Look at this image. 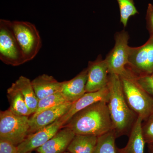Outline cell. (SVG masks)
Returning <instances> with one entry per match:
<instances>
[{
  "label": "cell",
  "mask_w": 153,
  "mask_h": 153,
  "mask_svg": "<svg viewBox=\"0 0 153 153\" xmlns=\"http://www.w3.org/2000/svg\"><path fill=\"white\" fill-rule=\"evenodd\" d=\"M63 127L69 128L76 134L97 137L113 131L107 102H98L78 111Z\"/></svg>",
  "instance_id": "1"
},
{
  "label": "cell",
  "mask_w": 153,
  "mask_h": 153,
  "mask_svg": "<svg viewBox=\"0 0 153 153\" xmlns=\"http://www.w3.org/2000/svg\"><path fill=\"white\" fill-rule=\"evenodd\" d=\"M107 86L109 98L108 106L116 137L129 135L138 116L128 104L123 89L120 76L109 74Z\"/></svg>",
  "instance_id": "2"
},
{
  "label": "cell",
  "mask_w": 153,
  "mask_h": 153,
  "mask_svg": "<svg viewBox=\"0 0 153 153\" xmlns=\"http://www.w3.org/2000/svg\"><path fill=\"white\" fill-rule=\"evenodd\" d=\"M127 68L126 73L120 76L124 94L130 108L144 121L153 114V97L139 85L136 75Z\"/></svg>",
  "instance_id": "3"
},
{
  "label": "cell",
  "mask_w": 153,
  "mask_h": 153,
  "mask_svg": "<svg viewBox=\"0 0 153 153\" xmlns=\"http://www.w3.org/2000/svg\"><path fill=\"white\" fill-rule=\"evenodd\" d=\"M10 24L25 62L33 60L42 46L41 36L36 25L30 22L22 21H11Z\"/></svg>",
  "instance_id": "4"
},
{
  "label": "cell",
  "mask_w": 153,
  "mask_h": 153,
  "mask_svg": "<svg viewBox=\"0 0 153 153\" xmlns=\"http://www.w3.org/2000/svg\"><path fill=\"white\" fill-rule=\"evenodd\" d=\"M29 129V117L18 115L9 109L1 111L0 139L18 146L28 136Z\"/></svg>",
  "instance_id": "5"
},
{
  "label": "cell",
  "mask_w": 153,
  "mask_h": 153,
  "mask_svg": "<svg viewBox=\"0 0 153 153\" xmlns=\"http://www.w3.org/2000/svg\"><path fill=\"white\" fill-rule=\"evenodd\" d=\"M10 22L5 19L0 20V60L6 65L19 66L26 62Z\"/></svg>",
  "instance_id": "6"
},
{
  "label": "cell",
  "mask_w": 153,
  "mask_h": 153,
  "mask_svg": "<svg viewBox=\"0 0 153 153\" xmlns=\"http://www.w3.org/2000/svg\"><path fill=\"white\" fill-rule=\"evenodd\" d=\"M128 32L125 30L115 34L114 47L107 55L105 60L108 66L109 74L121 76L126 73L128 64Z\"/></svg>",
  "instance_id": "7"
},
{
  "label": "cell",
  "mask_w": 153,
  "mask_h": 153,
  "mask_svg": "<svg viewBox=\"0 0 153 153\" xmlns=\"http://www.w3.org/2000/svg\"><path fill=\"white\" fill-rule=\"evenodd\" d=\"M126 68L137 76L152 74L153 71V37L140 47H129Z\"/></svg>",
  "instance_id": "8"
},
{
  "label": "cell",
  "mask_w": 153,
  "mask_h": 153,
  "mask_svg": "<svg viewBox=\"0 0 153 153\" xmlns=\"http://www.w3.org/2000/svg\"><path fill=\"white\" fill-rule=\"evenodd\" d=\"M87 68L86 93L98 91L107 86L109 75L108 66L101 55H99L94 61H89Z\"/></svg>",
  "instance_id": "9"
},
{
  "label": "cell",
  "mask_w": 153,
  "mask_h": 153,
  "mask_svg": "<svg viewBox=\"0 0 153 153\" xmlns=\"http://www.w3.org/2000/svg\"><path fill=\"white\" fill-rule=\"evenodd\" d=\"M63 127V124L59 118L51 124L30 134L18 145L19 153L29 152L37 149L46 143Z\"/></svg>",
  "instance_id": "10"
},
{
  "label": "cell",
  "mask_w": 153,
  "mask_h": 153,
  "mask_svg": "<svg viewBox=\"0 0 153 153\" xmlns=\"http://www.w3.org/2000/svg\"><path fill=\"white\" fill-rule=\"evenodd\" d=\"M72 103L66 102L58 106L45 110L38 114L32 115L29 117V135L51 124L62 117L68 111Z\"/></svg>",
  "instance_id": "11"
},
{
  "label": "cell",
  "mask_w": 153,
  "mask_h": 153,
  "mask_svg": "<svg viewBox=\"0 0 153 153\" xmlns=\"http://www.w3.org/2000/svg\"><path fill=\"white\" fill-rule=\"evenodd\" d=\"M109 98V89L107 86L98 91L86 92L78 100L73 102L68 111L60 118L63 126L78 111L98 102L105 101L108 103Z\"/></svg>",
  "instance_id": "12"
},
{
  "label": "cell",
  "mask_w": 153,
  "mask_h": 153,
  "mask_svg": "<svg viewBox=\"0 0 153 153\" xmlns=\"http://www.w3.org/2000/svg\"><path fill=\"white\" fill-rule=\"evenodd\" d=\"M87 76L86 68L72 79L62 82L60 92L66 101L73 103L86 93Z\"/></svg>",
  "instance_id": "13"
},
{
  "label": "cell",
  "mask_w": 153,
  "mask_h": 153,
  "mask_svg": "<svg viewBox=\"0 0 153 153\" xmlns=\"http://www.w3.org/2000/svg\"><path fill=\"white\" fill-rule=\"evenodd\" d=\"M75 135L71 129L63 127L46 143L37 149L36 152L40 153H63L67 149Z\"/></svg>",
  "instance_id": "14"
},
{
  "label": "cell",
  "mask_w": 153,
  "mask_h": 153,
  "mask_svg": "<svg viewBox=\"0 0 153 153\" xmlns=\"http://www.w3.org/2000/svg\"><path fill=\"white\" fill-rule=\"evenodd\" d=\"M142 118L138 117L130 133L127 144L124 148L118 149L121 153H144L145 145L146 143L143 134Z\"/></svg>",
  "instance_id": "15"
},
{
  "label": "cell",
  "mask_w": 153,
  "mask_h": 153,
  "mask_svg": "<svg viewBox=\"0 0 153 153\" xmlns=\"http://www.w3.org/2000/svg\"><path fill=\"white\" fill-rule=\"evenodd\" d=\"M32 83L39 100L60 91L62 82H59L51 75L43 74L33 79Z\"/></svg>",
  "instance_id": "16"
},
{
  "label": "cell",
  "mask_w": 153,
  "mask_h": 153,
  "mask_svg": "<svg viewBox=\"0 0 153 153\" xmlns=\"http://www.w3.org/2000/svg\"><path fill=\"white\" fill-rule=\"evenodd\" d=\"M7 97L10 105L8 109L11 112L23 116L29 117L33 114L15 82L7 90Z\"/></svg>",
  "instance_id": "17"
},
{
  "label": "cell",
  "mask_w": 153,
  "mask_h": 153,
  "mask_svg": "<svg viewBox=\"0 0 153 153\" xmlns=\"http://www.w3.org/2000/svg\"><path fill=\"white\" fill-rule=\"evenodd\" d=\"M98 137L91 135L76 134L67 148L71 153H93Z\"/></svg>",
  "instance_id": "18"
},
{
  "label": "cell",
  "mask_w": 153,
  "mask_h": 153,
  "mask_svg": "<svg viewBox=\"0 0 153 153\" xmlns=\"http://www.w3.org/2000/svg\"><path fill=\"white\" fill-rule=\"evenodd\" d=\"M15 82L24 97L28 107L33 114L37 109L39 99L35 93L32 81L26 76H21Z\"/></svg>",
  "instance_id": "19"
},
{
  "label": "cell",
  "mask_w": 153,
  "mask_h": 153,
  "mask_svg": "<svg viewBox=\"0 0 153 153\" xmlns=\"http://www.w3.org/2000/svg\"><path fill=\"white\" fill-rule=\"evenodd\" d=\"M116 138L113 131L98 137L97 144L93 153H118Z\"/></svg>",
  "instance_id": "20"
},
{
  "label": "cell",
  "mask_w": 153,
  "mask_h": 153,
  "mask_svg": "<svg viewBox=\"0 0 153 153\" xmlns=\"http://www.w3.org/2000/svg\"><path fill=\"white\" fill-rule=\"evenodd\" d=\"M68 102L62 93L59 91L39 100L36 112L33 115L38 114L45 110L52 108Z\"/></svg>",
  "instance_id": "21"
},
{
  "label": "cell",
  "mask_w": 153,
  "mask_h": 153,
  "mask_svg": "<svg viewBox=\"0 0 153 153\" xmlns=\"http://www.w3.org/2000/svg\"><path fill=\"white\" fill-rule=\"evenodd\" d=\"M120 13L121 23L126 27L131 17L139 14L134 0H117Z\"/></svg>",
  "instance_id": "22"
},
{
  "label": "cell",
  "mask_w": 153,
  "mask_h": 153,
  "mask_svg": "<svg viewBox=\"0 0 153 153\" xmlns=\"http://www.w3.org/2000/svg\"><path fill=\"white\" fill-rule=\"evenodd\" d=\"M142 128L146 143H153V114L143 122Z\"/></svg>",
  "instance_id": "23"
},
{
  "label": "cell",
  "mask_w": 153,
  "mask_h": 153,
  "mask_svg": "<svg viewBox=\"0 0 153 153\" xmlns=\"http://www.w3.org/2000/svg\"><path fill=\"white\" fill-rule=\"evenodd\" d=\"M137 82L143 89L153 97V76L152 74L136 76Z\"/></svg>",
  "instance_id": "24"
},
{
  "label": "cell",
  "mask_w": 153,
  "mask_h": 153,
  "mask_svg": "<svg viewBox=\"0 0 153 153\" xmlns=\"http://www.w3.org/2000/svg\"><path fill=\"white\" fill-rule=\"evenodd\" d=\"M18 146L7 140L0 139V153H18Z\"/></svg>",
  "instance_id": "25"
},
{
  "label": "cell",
  "mask_w": 153,
  "mask_h": 153,
  "mask_svg": "<svg viewBox=\"0 0 153 153\" xmlns=\"http://www.w3.org/2000/svg\"><path fill=\"white\" fill-rule=\"evenodd\" d=\"M146 20L147 27L150 34V36L153 37V5L150 3L148 4Z\"/></svg>",
  "instance_id": "26"
},
{
  "label": "cell",
  "mask_w": 153,
  "mask_h": 153,
  "mask_svg": "<svg viewBox=\"0 0 153 153\" xmlns=\"http://www.w3.org/2000/svg\"><path fill=\"white\" fill-rule=\"evenodd\" d=\"M148 151L149 153H153V143L148 144Z\"/></svg>",
  "instance_id": "27"
},
{
  "label": "cell",
  "mask_w": 153,
  "mask_h": 153,
  "mask_svg": "<svg viewBox=\"0 0 153 153\" xmlns=\"http://www.w3.org/2000/svg\"><path fill=\"white\" fill-rule=\"evenodd\" d=\"M32 153V152H26V153Z\"/></svg>",
  "instance_id": "28"
},
{
  "label": "cell",
  "mask_w": 153,
  "mask_h": 153,
  "mask_svg": "<svg viewBox=\"0 0 153 153\" xmlns=\"http://www.w3.org/2000/svg\"><path fill=\"white\" fill-rule=\"evenodd\" d=\"M63 153H71L69 152H64Z\"/></svg>",
  "instance_id": "29"
},
{
  "label": "cell",
  "mask_w": 153,
  "mask_h": 153,
  "mask_svg": "<svg viewBox=\"0 0 153 153\" xmlns=\"http://www.w3.org/2000/svg\"><path fill=\"white\" fill-rule=\"evenodd\" d=\"M117 152H118V153H121L120 152H119L118 151H117Z\"/></svg>",
  "instance_id": "30"
},
{
  "label": "cell",
  "mask_w": 153,
  "mask_h": 153,
  "mask_svg": "<svg viewBox=\"0 0 153 153\" xmlns=\"http://www.w3.org/2000/svg\"><path fill=\"white\" fill-rule=\"evenodd\" d=\"M152 75H153V71L152 73Z\"/></svg>",
  "instance_id": "31"
},
{
  "label": "cell",
  "mask_w": 153,
  "mask_h": 153,
  "mask_svg": "<svg viewBox=\"0 0 153 153\" xmlns=\"http://www.w3.org/2000/svg\"><path fill=\"white\" fill-rule=\"evenodd\" d=\"M37 153H38V152H37Z\"/></svg>",
  "instance_id": "32"
}]
</instances>
